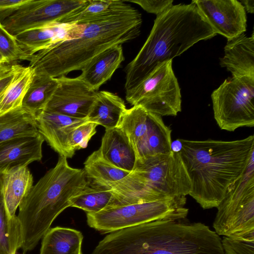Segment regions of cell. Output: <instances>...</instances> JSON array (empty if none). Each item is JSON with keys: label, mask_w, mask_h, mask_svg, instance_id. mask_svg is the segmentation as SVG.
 <instances>
[{"label": "cell", "mask_w": 254, "mask_h": 254, "mask_svg": "<svg viewBox=\"0 0 254 254\" xmlns=\"http://www.w3.org/2000/svg\"><path fill=\"white\" fill-rule=\"evenodd\" d=\"M172 61L157 67L135 88L126 93L131 105H138L160 116H176L181 111V95Z\"/></svg>", "instance_id": "10"}, {"label": "cell", "mask_w": 254, "mask_h": 254, "mask_svg": "<svg viewBox=\"0 0 254 254\" xmlns=\"http://www.w3.org/2000/svg\"><path fill=\"white\" fill-rule=\"evenodd\" d=\"M125 1L137 4L147 12L155 14L157 16L163 13L173 5V0H127Z\"/></svg>", "instance_id": "33"}, {"label": "cell", "mask_w": 254, "mask_h": 254, "mask_svg": "<svg viewBox=\"0 0 254 254\" xmlns=\"http://www.w3.org/2000/svg\"><path fill=\"white\" fill-rule=\"evenodd\" d=\"M34 76V71L30 66L18 64L11 80L0 93V115L22 107Z\"/></svg>", "instance_id": "24"}, {"label": "cell", "mask_w": 254, "mask_h": 254, "mask_svg": "<svg viewBox=\"0 0 254 254\" xmlns=\"http://www.w3.org/2000/svg\"><path fill=\"white\" fill-rule=\"evenodd\" d=\"M28 0H0V23H2Z\"/></svg>", "instance_id": "34"}, {"label": "cell", "mask_w": 254, "mask_h": 254, "mask_svg": "<svg viewBox=\"0 0 254 254\" xmlns=\"http://www.w3.org/2000/svg\"><path fill=\"white\" fill-rule=\"evenodd\" d=\"M84 29V24L55 22L25 30L14 36L29 61L36 53L55 44L79 38Z\"/></svg>", "instance_id": "14"}, {"label": "cell", "mask_w": 254, "mask_h": 254, "mask_svg": "<svg viewBox=\"0 0 254 254\" xmlns=\"http://www.w3.org/2000/svg\"><path fill=\"white\" fill-rule=\"evenodd\" d=\"M58 86L44 110L67 116L86 119L97 93L79 76L57 78Z\"/></svg>", "instance_id": "12"}, {"label": "cell", "mask_w": 254, "mask_h": 254, "mask_svg": "<svg viewBox=\"0 0 254 254\" xmlns=\"http://www.w3.org/2000/svg\"><path fill=\"white\" fill-rule=\"evenodd\" d=\"M216 208L213 227L217 235L254 239V153Z\"/></svg>", "instance_id": "7"}, {"label": "cell", "mask_w": 254, "mask_h": 254, "mask_svg": "<svg viewBox=\"0 0 254 254\" xmlns=\"http://www.w3.org/2000/svg\"><path fill=\"white\" fill-rule=\"evenodd\" d=\"M44 140L42 135L38 133L0 142V172L41 161Z\"/></svg>", "instance_id": "16"}, {"label": "cell", "mask_w": 254, "mask_h": 254, "mask_svg": "<svg viewBox=\"0 0 254 254\" xmlns=\"http://www.w3.org/2000/svg\"><path fill=\"white\" fill-rule=\"evenodd\" d=\"M23 237L17 215L10 218L0 199V254H16L21 248Z\"/></svg>", "instance_id": "28"}, {"label": "cell", "mask_w": 254, "mask_h": 254, "mask_svg": "<svg viewBox=\"0 0 254 254\" xmlns=\"http://www.w3.org/2000/svg\"><path fill=\"white\" fill-rule=\"evenodd\" d=\"M115 0H86L81 6L65 15L59 23H75L81 24L107 11Z\"/></svg>", "instance_id": "29"}, {"label": "cell", "mask_w": 254, "mask_h": 254, "mask_svg": "<svg viewBox=\"0 0 254 254\" xmlns=\"http://www.w3.org/2000/svg\"><path fill=\"white\" fill-rule=\"evenodd\" d=\"M114 199L111 188L95 185L90 181L78 193L70 199V207L94 213L109 207Z\"/></svg>", "instance_id": "26"}, {"label": "cell", "mask_w": 254, "mask_h": 254, "mask_svg": "<svg viewBox=\"0 0 254 254\" xmlns=\"http://www.w3.org/2000/svg\"><path fill=\"white\" fill-rule=\"evenodd\" d=\"M110 188L112 207L186 196L191 184L179 152L172 151L136 161L129 174Z\"/></svg>", "instance_id": "6"}, {"label": "cell", "mask_w": 254, "mask_h": 254, "mask_svg": "<svg viewBox=\"0 0 254 254\" xmlns=\"http://www.w3.org/2000/svg\"><path fill=\"white\" fill-rule=\"evenodd\" d=\"M37 127L51 147L60 156L72 158L75 152L71 149L70 140L74 130L87 122L79 119L43 110L36 115Z\"/></svg>", "instance_id": "15"}, {"label": "cell", "mask_w": 254, "mask_h": 254, "mask_svg": "<svg viewBox=\"0 0 254 254\" xmlns=\"http://www.w3.org/2000/svg\"><path fill=\"white\" fill-rule=\"evenodd\" d=\"M83 235L74 229L50 228L42 239L40 254H82Z\"/></svg>", "instance_id": "22"}, {"label": "cell", "mask_w": 254, "mask_h": 254, "mask_svg": "<svg viewBox=\"0 0 254 254\" xmlns=\"http://www.w3.org/2000/svg\"><path fill=\"white\" fill-rule=\"evenodd\" d=\"M103 158L115 166L131 172L136 156L129 140L120 127L106 129L98 149Z\"/></svg>", "instance_id": "20"}, {"label": "cell", "mask_w": 254, "mask_h": 254, "mask_svg": "<svg viewBox=\"0 0 254 254\" xmlns=\"http://www.w3.org/2000/svg\"><path fill=\"white\" fill-rule=\"evenodd\" d=\"M84 171L86 178L93 184L107 188L123 179L130 172L112 165L101 155L99 150L92 152L84 163Z\"/></svg>", "instance_id": "25"}, {"label": "cell", "mask_w": 254, "mask_h": 254, "mask_svg": "<svg viewBox=\"0 0 254 254\" xmlns=\"http://www.w3.org/2000/svg\"><path fill=\"white\" fill-rule=\"evenodd\" d=\"M58 84V79L44 74H35L23 98L22 106L35 114L43 110Z\"/></svg>", "instance_id": "27"}, {"label": "cell", "mask_w": 254, "mask_h": 254, "mask_svg": "<svg viewBox=\"0 0 254 254\" xmlns=\"http://www.w3.org/2000/svg\"><path fill=\"white\" fill-rule=\"evenodd\" d=\"M89 182L83 169L70 167L60 156L55 166L33 185L19 206L23 254L33 250L57 217L70 207V199Z\"/></svg>", "instance_id": "5"}, {"label": "cell", "mask_w": 254, "mask_h": 254, "mask_svg": "<svg viewBox=\"0 0 254 254\" xmlns=\"http://www.w3.org/2000/svg\"><path fill=\"white\" fill-rule=\"evenodd\" d=\"M33 183V178L27 166L15 167L2 172L1 197L10 218L16 216L17 208L30 191Z\"/></svg>", "instance_id": "18"}, {"label": "cell", "mask_w": 254, "mask_h": 254, "mask_svg": "<svg viewBox=\"0 0 254 254\" xmlns=\"http://www.w3.org/2000/svg\"><path fill=\"white\" fill-rule=\"evenodd\" d=\"M17 65L18 64H12V68L10 71L0 78V93L11 80Z\"/></svg>", "instance_id": "35"}, {"label": "cell", "mask_w": 254, "mask_h": 254, "mask_svg": "<svg viewBox=\"0 0 254 254\" xmlns=\"http://www.w3.org/2000/svg\"><path fill=\"white\" fill-rule=\"evenodd\" d=\"M183 219L155 220L110 233L91 254H225L215 232Z\"/></svg>", "instance_id": "3"}, {"label": "cell", "mask_w": 254, "mask_h": 254, "mask_svg": "<svg viewBox=\"0 0 254 254\" xmlns=\"http://www.w3.org/2000/svg\"><path fill=\"white\" fill-rule=\"evenodd\" d=\"M179 140L191 184L189 195L204 209L217 207L245 172L254 153V135L232 141Z\"/></svg>", "instance_id": "2"}, {"label": "cell", "mask_w": 254, "mask_h": 254, "mask_svg": "<svg viewBox=\"0 0 254 254\" xmlns=\"http://www.w3.org/2000/svg\"><path fill=\"white\" fill-rule=\"evenodd\" d=\"M12 65H4L0 67V78L8 72L12 68Z\"/></svg>", "instance_id": "37"}, {"label": "cell", "mask_w": 254, "mask_h": 254, "mask_svg": "<svg viewBox=\"0 0 254 254\" xmlns=\"http://www.w3.org/2000/svg\"><path fill=\"white\" fill-rule=\"evenodd\" d=\"M98 126L96 123L87 121L74 130L70 140V146L74 152L87 146L89 141L96 133Z\"/></svg>", "instance_id": "31"}, {"label": "cell", "mask_w": 254, "mask_h": 254, "mask_svg": "<svg viewBox=\"0 0 254 254\" xmlns=\"http://www.w3.org/2000/svg\"><path fill=\"white\" fill-rule=\"evenodd\" d=\"M86 0H28L2 24L12 35L57 22Z\"/></svg>", "instance_id": "11"}, {"label": "cell", "mask_w": 254, "mask_h": 254, "mask_svg": "<svg viewBox=\"0 0 254 254\" xmlns=\"http://www.w3.org/2000/svg\"><path fill=\"white\" fill-rule=\"evenodd\" d=\"M220 64L230 71L232 77L254 78V34L247 37L244 33L227 40L224 56Z\"/></svg>", "instance_id": "17"}, {"label": "cell", "mask_w": 254, "mask_h": 254, "mask_svg": "<svg viewBox=\"0 0 254 254\" xmlns=\"http://www.w3.org/2000/svg\"><path fill=\"white\" fill-rule=\"evenodd\" d=\"M240 2L247 12L251 13L254 12V0H241Z\"/></svg>", "instance_id": "36"}, {"label": "cell", "mask_w": 254, "mask_h": 254, "mask_svg": "<svg viewBox=\"0 0 254 254\" xmlns=\"http://www.w3.org/2000/svg\"><path fill=\"white\" fill-rule=\"evenodd\" d=\"M216 35L192 2L173 5L157 15L145 43L126 67V93L162 63L172 61L197 42Z\"/></svg>", "instance_id": "4"}, {"label": "cell", "mask_w": 254, "mask_h": 254, "mask_svg": "<svg viewBox=\"0 0 254 254\" xmlns=\"http://www.w3.org/2000/svg\"><path fill=\"white\" fill-rule=\"evenodd\" d=\"M216 34L231 39L244 34L247 16L242 4L237 0H193Z\"/></svg>", "instance_id": "13"}, {"label": "cell", "mask_w": 254, "mask_h": 254, "mask_svg": "<svg viewBox=\"0 0 254 254\" xmlns=\"http://www.w3.org/2000/svg\"><path fill=\"white\" fill-rule=\"evenodd\" d=\"M214 118L222 130L254 126V78L232 77L211 94Z\"/></svg>", "instance_id": "9"}, {"label": "cell", "mask_w": 254, "mask_h": 254, "mask_svg": "<svg viewBox=\"0 0 254 254\" xmlns=\"http://www.w3.org/2000/svg\"><path fill=\"white\" fill-rule=\"evenodd\" d=\"M0 53L8 63L27 60L28 58L19 46L15 37L0 23Z\"/></svg>", "instance_id": "30"}, {"label": "cell", "mask_w": 254, "mask_h": 254, "mask_svg": "<svg viewBox=\"0 0 254 254\" xmlns=\"http://www.w3.org/2000/svg\"><path fill=\"white\" fill-rule=\"evenodd\" d=\"M141 15L125 0H115L105 12L81 24L79 38L57 43L29 59L35 74L53 78L81 70L95 57L117 45H123L140 33Z\"/></svg>", "instance_id": "1"}, {"label": "cell", "mask_w": 254, "mask_h": 254, "mask_svg": "<svg viewBox=\"0 0 254 254\" xmlns=\"http://www.w3.org/2000/svg\"><path fill=\"white\" fill-rule=\"evenodd\" d=\"M124 59L122 45L114 46L92 59L78 76L96 91L111 78Z\"/></svg>", "instance_id": "19"}, {"label": "cell", "mask_w": 254, "mask_h": 254, "mask_svg": "<svg viewBox=\"0 0 254 254\" xmlns=\"http://www.w3.org/2000/svg\"><path fill=\"white\" fill-rule=\"evenodd\" d=\"M126 110L122 98L111 92L101 91L97 92L86 119L105 129L112 128L119 126Z\"/></svg>", "instance_id": "21"}, {"label": "cell", "mask_w": 254, "mask_h": 254, "mask_svg": "<svg viewBox=\"0 0 254 254\" xmlns=\"http://www.w3.org/2000/svg\"><path fill=\"white\" fill-rule=\"evenodd\" d=\"M2 172H0V199L2 198L1 193V180Z\"/></svg>", "instance_id": "39"}, {"label": "cell", "mask_w": 254, "mask_h": 254, "mask_svg": "<svg viewBox=\"0 0 254 254\" xmlns=\"http://www.w3.org/2000/svg\"><path fill=\"white\" fill-rule=\"evenodd\" d=\"M8 64L6 60L0 53V67Z\"/></svg>", "instance_id": "38"}, {"label": "cell", "mask_w": 254, "mask_h": 254, "mask_svg": "<svg viewBox=\"0 0 254 254\" xmlns=\"http://www.w3.org/2000/svg\"><path fill=\"white\" fill-rule=\"evenodd\" d=\"M186 196L152 202L107 207L87 213L89 227L108 233L143 223L160 220L184 219L188 213Z\"/></svg>", "instance_id": "8"}, {"label": "cell", "mask_w": 254, "mask_h": 254, "mask_svg": "<svg viewBox=\"0 0 254 254\" xmlns=\"http://www.w3.org/2000/svg\"><path fill=\"white\" fill-rule=\"evenodd\" d=\"M38 133L36 114L22 106L0 115V142Z\"/></svg>", "instance_id": "23"}, {"label": "cell", "mask_w": 254, "mask_h": 254, "mask_svg": "<svg viewBox=\"0 0 254 254\" xmlns=\"http://www.w3.org/2000/svg\"><path fill=\"white\" fill-rule=\"evenodd\" d=\"M221 243L226 254H254V239L224 236Z\"/></svg>", "instance_id": "32"}]
</instances>
